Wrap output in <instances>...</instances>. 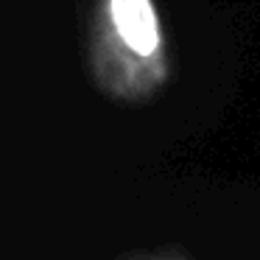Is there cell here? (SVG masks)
<instances>
[{
  "label": "cell",
  "instance_id": "6da1fadb",
  "mask_svg": "<svg viewBox=\"0 0 260 260\" xmlns=\"http://www.w3.org/2000/svg\"><path fill=\"white\" fill-rule=\"evenodd\" d=\"M109 9H112V20L120 37L132 51L146 56L157 48V20H154V9L148 0H109Z\"/></svg>",
  "mask_w": 260,
  "mask_h": 260
}]
</instances>
